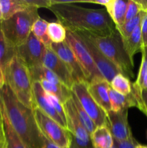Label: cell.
Returning <instances> with one entry per match:
<instances>
[{
  "mask_svg": "<svg viewBox=\"0 0 147 148\" xmlns=\"http://www.w3.org/2000/svg\"><path fill=\"white\" fill-rule=\"evenodd\" d=\"M50 3L48 9L66 30L99 36H108L116 30L105 9L85 8L75 4L76 0H50Z\"/></svg>",
  "mask_w": 147,
  "mask_h": 148,
  "instance_id": "1",
  "label": "cell"
},
{
  "mask_svg": "<svg viewBox=\"0 0 147 148\" xmlns=\"http://www.w3.org/2000/svg\"><path fill=\"white\" fill-rule=\"evenodd\" d=\"M0 105L12 128L27 148H41L42 134L36 123L33 110L20 103L7 84L0 90Z\"/></svg>",
  "mask_w": 147,
  "mask_h": 148,
  "instance_id": "2",
  "label": "cell"
},
{
  "mask_svg": "<svg viewBox=\"0 0 147 148\" xmlns=\"http://www.w3.org/2000/svg\"><path fill=\"white\" fill-rule=\"evenodd\" d=\"M84 33L102 54L115 64L122 75L128 79L133 78V61L130 59L125 51L122 38L117 29L105 36H95L86 32Z\"/></svg>",
  "mask_w": 147,
  "mask_h": 148,
  "instance_id": "3",
  "label": "cell"
},
{
  "mask_svg": "<svg viewBox=\"0 0 147 148\" xmlns=\"http://www.w3.org/2000/svg\"><path fill=\"white\" fill-rule=\"evenodd\" d=\"M7 84L18 101L31 109L34 108L32 80L29 67L16 55L4 72Z\"/></svg>",
  "mask_w": 147,
  "mask_h": 148,
  "instance_id": "4",
  "label": "cell"
},
{
  "mask_svg": "<svg viewBox=\"0 0 147 148\" xmlns=\"http://www.w3.org/2000/svg\"><path fill=\"white\" fill-rule=\"evenodd\" d=\"M37 10L35 7H28L1 22V31L14 47H19L27 40L31 33L32 26L40 17Z\"/></svg>",
  "mask_w": 147,
  "mask_h": 148,
  "instance_id": "5",
  "label": "cell"
},
{
  "mask_svg": "<svg viewBox=\"0 0 147 148\" xmlns=\"http://www.w3.org/2000/svg\"><path fill=\"white\" fill-rule=\"evenodd\" d=\"M33 114L40 133L49 141L61 148H70L71 134L56 121L34 107Z\"/></svg>",
  "mask_w": 147,
  "mask_h": 148,
  "instance_id": "6",
  "label": "cell"
},
{
  "mask_svg": "<svg viewBox=\"0 0 147 148\" xmlns=\"http://www.w3.org/2000/svg\"><path fill=\"white\" fill-rule=\"evenodd\" d=\"M65 41L77 59L88 83L95 79L104 78L95 66L82 39L76 32L66 30Z\"/></svg>",
  "mask_w": 147,
  "mask_h": 148,
  "instance_id": "7",
  "label": "cell"
},
{
  "mask_svg": "<svg viewBox=\"0 0 147 148\" xmlns=\"http://www.w3.org/2000/svg\"><path fill=\"white\" fill-rule=\"evenodd\" d=\"M71 90L74 94L84 110L97 127L106 126L108 127L106 113L90 95L88 90V82H74Z\"/></svg>",
  "mask_w": 147,
  "mask_h": 148,
  "instance_id": "8",
  "label": "cell"
},
{
  "mask_svg": "<svg viewBox=\"0 0 147 148\" xmlns=\"http://www.w3.org/2000/svg\"><path fill=\"white\" fill-rule=\"evenodd\" d=\"M79 37L82 39L86 49L89 51L95 66L104 78L110 82L114 77L118 74L121 73L118 67L107 59L102 53V52L97 48V46L91 41L84 32H76Z\"/></svg>",
  "mask_w": 147,
  "mask_h": 148,
  "instance_id": "9",
  "label": "cell"
},
{
  "mask_svg": "<svg viewBox=\"0 0 147 148\" xmlns=\"http://www.w3.org/2000/svg\"><path fill=\"white\" fill-rule=\"evenodd\" d=\"M42 64L47 69L51 71L59 78L62 84L69 89H71L75 82L71 72L67 65L50 48H45L42 58Z\"/></svg>",
  "mask_w": 147,
  "mask_h": 148,
  "instance_id": "10",
  "label": "cell"
},
{
  "mask_svg": "<svg viewBox=\"0 0 147 148\" xmlns=\"http://www.w3.org/2000/svg\"><path fill=\"white\" fill-rule=\"evenodd\" d=\"M45 48L31 32L27 40L17 48V55L29 68L38 66L43 64L42 58Z\"/></svg>",
  "mask_w": 147,
  "mask_h": 148,
  "instance_id": "11",
  "label": "cell"
},
{
  "mask_svg": "<svg viewBox=\"0 0 147 148\" xmlns=\"http://www.w3.org/2000/svg\"><path fill=\"white\" fill-rule=\"evenodd\" d=\"M128 109L119 111H110L107 113L108 128L114 140L124 141L133 137L132 131L128 121Z\"/></svg>",
  "mask_w": 147,
  "mask_h": 148,
  "instance_id": "12",
  "label": "cell"
},
{
  "mask_svg": "<svg viewBox=\"0 0 147 148\" xmlns=\"http://www.w3.org/2000/svg\"><path fill=\"white\" fill-rule=\"evenodd\" d=\"M50 49L67 65L69 70L71 71L74 82H86L83 70L71 49L66 43L63 41L60 43H51Z\"/></svg>",
  "mask_w": 147,
  "mask_h": 148,
  "instance_id": "13",
  "label": "cell"
},
{
  "mask_svg": "<svg viewBox=\"0 0 147 148\" xmlns=\"http://www.w3.org/2000/svg\"><path fill=\"white\" fill-rule=\"evenodd\" d=\"M63 106L66 112L67 130L71 133L72 137L82 141H92L90 134L84 127L78 117L72 98H71L66 101L63 103Z\"/></svg>",
  "mask_w": 147,
  "mask_h": 148,
  "instance_id": "14",
  "label": "cell"
},
{
  "mask_svg": "<svg viewBox=\"0 0 147 148\" xmlns=\"http://www.w3.org/2000/svg\"><path fill=\"white\" fill-rule=\"evenodd\" d=\"M32 89H33V97L35 105L34 107L38 108L46 115H47L48 116L56 121L62 127L67 130V125L63 122V120L61 119L59 114L55 111L53 106L47 99L46 92L43 89L40 82H33L32 83Z\"/></svg>",
  "mask_w": 147,
  "mask_h": 148,
  "instance_id": "15",
  "label": "cell"
},
{
  "mask_svg": "<svg viewBox=\"0 0 147 148\" xmlns=\"http://www.w3.org/2000/svg\"><path fill=\"white\" fill-rule=\"evenodd\" d=\"M110 85L105 79H97L88 83V90L97 103L108 113L111 111V103L109 97V89Z\"/></svg>",
  "mask_w": 147,
  "mask_h": 148,
  "instance_id": "16",
  "label": "cell"
},
{
  "mask_svg": "<svg viewBox=\"0 0 147 148\" xmlns=\"http://www.w3.org/2000/svg\"><path fill=\"white\" fill-rule=\"evenodd\" d=\"M128 2V0H110L105 6L107 12L116 27H120L125 23Z\"/></svg>",
  "mask_w": 147,
  "mask_h": 148,
  "instance_id": "17",
  "label": "cell"
},
{
  "mask_svg": "<svg viewBox=\"0 0 147 148\" xmlns=\"http://www.w3.org/2000/svg\"><path fill=\"white\" fill-rule=\"evenodd\" d=\"M109 97L111 103V111H119L122 109H128L131 107H136L135 97L131 91L128 95H124L114 90L112 88L109 89Z\"/></svg>",
  "mask_w": 147,
  "mask_h": 148,
  "instance_id": "18",
  "label": "cell"
},
{
  "mask_svg": "<svg viewBox=\"0 0 147 148\" xmlns=\"http://www.w3.org/2000/svg\"><path fill=\"white\" fill-rule=\"evenodd\" d=\"M91 140L94 148H112L114 145L113 137L106 126L97 127L91 134Z\"/></svg>",
  "mask_w": 147,
  "mask_h": 148,
  "instance_id": "19",
  "label": "cell"
},
{
  "mask_svg": "<svg viewBox=\"0 0 147 148\" xmlns=\"http://www.w3.org/2000/svg\"><path fill=\"white\" fill-rule=\"evenodd\" d=\"M122 41L125 51L130 59L133 61L134 56L139 51L141 52L144 48L141 38V25H138L128 38L122 39Z\"/></svg>",
  "mask_w": 147,
  "mask_h": 148,
  "instance_id": "20",
  "label": "cell"
},
{
  "mask_svg": "<svg viewBox=\"0 0 147 148\" xmlns=\"http://www.w3.org/2000/svg\"><path fill=\"white\" fill-rule=\"evenodd\" d=\"M0 110H1L3 126H4L6 140H7V148H27L10 124L5 111L1 105H0Z\"/></svg>",
  "mask_w": 147,
  "mask_h": 148,
  "instance_id": "21",
  "label": "cell"
},
{
  "mask_svg": "<svg viewBox=\"0 0 147 148\" xmlns=\"http://www.w3.org/2000/svg\"><path fill=\"white\" fill-rule=\"evenodd\" d=\"M17 55V48L7 40L0 30V67L3 72L13 58Z\"/></svg>",
  "mask_w": 147,
  "mask_h": 148,
  "instance_id": "22",
  "label": "cell"
},
{
  "mask_svg": "<svg viewBox=\"0 0 147 148\" xmlns=\"http://www.w3.org/2000/svg\"><path fill=\"white\" fill-rule=\"evenodd\" d=\"M29 70H30L32 83L33 82H40L44 80L56 85H63L51 71L47 69L43 64L30 67Z\"/></svg>",
  "mask_w": 147,
  "mask_h": 148,
  "instance_id": "23",
  "label": "cell"
},
{
  "mask_svg": "<svg viewBox=\"0 0 147 148\" xmlns=\"http://www.w3.org/2000/svg\"><path fill=\"white\" fill-rule=\"evenodd\" d=\"M39 82L45 92L55 96L63 104L69 98H71V90L64 85H56L44 80Z\"/></svg>",
  "mask_w": 147,
  "mask_h": 148,
  "instance_id": "24",
  "label": "cell"
},
{
  "mask_svg": "<svg viewBox=\"0 0 147 148\" xmlns=\"http://www.w3.org/2000/svg\"><path fill=\"white\" fill-rule=\"evenodd\" d=\"M28 7L23 0H0V8L3 20H8L13 15Z\"/></svg>",
  "mask_w": 147,
  "mask_h": 148,
  "instance_id": "25",
  "label": "cell"
},
{
  "mask_svg": "<svg viewBox=\"0 0 147 148\" xmlns=\"http://www.w3.org/2000/svg\"><path fill=\"white\" fill-rule=\"evenodd\" d=\"M141 53L142 58L138 76L132 86L140 90H147V47L143 48Z\"/></svg>",
  "mask_w": 147,
  "mask_h": 148,
  "instance_id": "26",
  "label": "cell"
},
{
  "mask_svg": "<svg viewBox=\"0 0 147 148\" xmlns=\"http://www.w3.org/2000/svg\"><path fill=\"white\" fill-rule=\"evenodd\" d=\"M48 22L41 17H39L32 26L31 32L37 38V40L41 42L46 48H50L51 41L48 36Z\"/></svg>",
  "mask_w": 147,
  "mask_h": 148,
  "instance_id": "27",
  "label": "cell"
},
{
  "mask_svg": "<svg viewBox=\"0 0 147 148\" xmlns=\"http://www.w3.org/2000/svg\"><path fill=\"white\" fill-rule=\"evenodd\" d=\"M47 33L51 43H60L66 40V29L59 21L48 23Z\"/></svg>",
  "mask_w": 147,
  "mask_h": 148,
  "instance_id": "28",
  "label": "cell"
},
{
  "mask_svg": "<svg viewBox=\"0 0 147 148\" xmlns=\"http://www.w3.org/2000/svg\"><path fill=\"white\" fill-rule=\"evenodd\" d=\"M71 98L74 102V104L75 108H76V114H77V116L79 117V120H80L81 123H82V125L84 126V127L86 129V131L89 132V134L91 136V134L93 133L95 129L97 128V126L95 125L93 121L89 118V116L86 113V111L84 110L83 107L82 106L81 103L78 101V99L76 98V97L75 96L73 92L71 94Z\"/></svg>",
  "mask_w": 147,
  "mask_h": 148,
  "instance_id": "29",
  "label": "cell"
},
{
  "mask_svg": "<svg viewBox=\"0 0 147 148\" xmlns=\"http://www.w3.org/2000/svg\"><path fill=\"white\" fill-rule=\"evenodd\" d=\"M110 87L116 92L124 95H128L132 91V83L127 77L119 73L115 75L110 82Z\"/></svg>",
  "mask_w": 147,
  "mask_h": 148,
  "instance_id": "30",
  "label": "cell"
},
{
  "mask_svg": "<svg viewBox=\"0 0 147 148\" xmlns=\"http://www.w3.org/2000/svg\"><path fill=\"white\" fill-rule=\"evenodd\" d=\"M143 16V11H141L136 17L128 21L125 22L122 26L119 27H116L118 31L120 34L121 37L122 39H125L128 38L133 32L135 30V29L138 27V25H141V19Z\"/></svg>",
  "mask_w": 147,
  "mask_h": 148,
  "instance_id": "31",
  "label": "cell"
},
{
  "mask_svg": "<svg viewBox=\"0 0 147 148\" xmlns=\"http://www.w3.org/2000/svg\"><path fill=\"white\" fill-rule=\"evenodd\" d=\"M132 93L136 101V108L147 116V90H140L132 86Z\"/></svg>",
  "mask_w": 147,
  "mask_h": 148,
  "instance_id": "32",
  "label": "cell"
},
{
  "mask_svg": "<svg viewBox=\"0 0 147 148\" xmlns=\"http://www.w3.org/2000/svg\"><path fill=\"white\" fill-rule=\"evenodd\" d=\"M46 97H47V99L48 100L49 102H50V103H51V105L53 106L55 111H56V113L59 114V116L61 117V119L63 120V122L67 125V122H66V112H65L63 104L61 102L58 98H56V97L53 96V95L47 93V92H46Z\"/></svg>",
  "mask_w": 147,
  "mask_h": 148,
  "instance_id": "33",
  "label": "cell"
},
{
  "mask_svg": "<svg viewBox=\"0 0 147 148\" xmlns=\"http://www.w3.org/2000/svg\"><path fill=\"white\" fill-rule=\"evenodd\" d=\"M141 12L139 5L135 1V0H128V7L125 14V23L136 17Z\"/></svg>",
  "mask_w": 147,
  "mask_h": 148,
  "instance_id": "34",
  "label": "cell"
},
{
  "mask_svg": "<svg viewBox=\"0 0 147 148\" xmlns=\"http://www.w3.org/2000/svg\"><path fill=\"white\" fill-rule=\"evenodd\" d=\"M114 147L116 148H135L139 143L135 140L133 136L124 141H118L113 139Z\"/></svg>",
  "mask_w": 147,
  "mask_h": 148,
  "instance_id": "35",
  "label": "cell"
},
{
  "mask_svg": "<svg viewBox=\"0 0 147 148\" xmlns=\"http://www.w3.org/2000/svg\"><path fill=\"white\" fill-rule=\"evenodd\" d=\"M24 4L30 7L35 8H48L51 6L50 0H23Z\"/></svg>",
  "mask_w": 147,
  "mask_h": 148,
  "instance_id": "36",
  "label": "cell"
},
{
  "mask_svg": "<svg viewBox=\"0 0 147 148\" xmlns=\"http://www.w3.org/2000/svg\"><path fill=\"white\" fill-rule=\"evenodd\" d=\"M141 33L143 46L147 47V12H143V16L141 22Z\"/></svg>",
  "mask_w": 147,
  "mask_h": 148,
  "instance_id": "37",
  "label": "cell"
},
{
  "mask_svg": "<svg viewBox=\"0 0 147 148\" xmlns=\"http://www.w3.org/2000/svg\"><path fill=\"white\" fill-rule=\"evenodd\" d=\"M0 148H7V140H6L2 120L0 121Z\"/></svg>",
  "mask_w": 147,
  "mask_h": 148,
  "instance_id": "38",
  "label": "cell"
},
{
  "mask_svg": "<svg viewBox=\"0 0 147 148\" xmlns=\"http://www.w3.org/2000/svg\"><path fill=\"white\" fill-rule=\"evenodd\" d=\"M41 148H61L58 145H55L52 142L49 141L47 138L42 134V145Z\"/></svg>",
  "mask_w": 147,
  "mask_h": 148,
  "instance_id": "39",
  "label": "cell"
},
{
  "mask_svg": "<svg viewBox=\"0 0 147 148\" xmlns=\"http://www.w3.org/2000/svg\"><path fill=\"white\" fill-rule=\"evenodd\" d=\"M110 0H76L77 3H92L95 4H100V5L105 6Z\"/></svg>",
  "mask_w": 147,
  "mask_h": 148,
  "instance_id": "40",
  "label": "cell"
},
{
  "mask_svg": "<svg viewBox=\"0 0 147 148\" xmlns=\"http://www.w3.org/2000/svg\"><path fill=\"white\" fill-rule=\"evenodd\" d=\"M135 1L139 5L141 11L147 12V0H135Z\"/></svg>",
  "mask_w": 147,
  "mask_h": 148,
  "instance_id": "41",
  "label": "cell"
},
{
  "mask_svg": "<svg viewBox=\"0 0 147 148\" xmlns=\"http://www.w3.org/2000/svg\"><path fill=\"white\" fill-rule=\"evenodd\" d=\"M5 85V77H4V72L2 69L0 67V90L3 88V86Z\"/></svg>",
  "mask_w": 147,
  "mask_h": 148,
  "instance_id": "42",
  "label": "cell"
},
{
  "mask_svg": "<svg viewBox=\"0 0 147 148\" xmlns=\"http://www.w3.org/2000/svg\"><path fill=\"white\" fill-rule=\"evenodd\" d=\"M135 148H147V146L146 145H140L138 144V145L136 146V147Z\"/></svg>",
  "mask_w": 147,
  "mask_h": 148,
  "instance_id": "43",
  "label": "cell"
},
{
  "mask_svg": "<svg viewBox=\"0 0 147 148\" xmlns=\"http://www.w3.org/2000/svg\"><path fill=\"white\" fill-rule=\"evenodd\" d=\"M3 21L2 19V15H1V8H0V23H1V22Z\"/></svg>",
  "mask_w": 147,
  "mask_h": 148,
  "instance_id": "44",
  "label": "cell"
},
{
  "mask_svg": "<svg viewBox=\"0 0 147 148\" xmlns=\"http://www.w3.org/2000/svg\"><path fill=\"white\" fill-rule=\"evenodd\" d=\"M2 120V117H1V110H0V121Z\"/></svg>",
  "mask_w": 147,
  "mask_h": 148,
  "instance_id": "45",
  "label": "cell"
},
{
  "mask_svg": "<svg viewBox=\"0 0 147 148\" xmlns=\"http://www.w3.org/2000/svg\"><path fill=\"white\" fill-rule=\"evenodd\" d=\"M0 30H1V23H0Z\"/></svg>",
  "mask_w": 147,
  "mask_h": 148,
  "instance_id": "46",
  "label": "cell"
},
{
  "mask_svg": "<svg viewBox=\"0 0 147 148\" xmlns=\"http://www.w3.org/2000/svg\"><path fill=\"white\" fill-rule=\"evenodd\" d=\"M112 148H116V147H114V145H113V147H112Z\"/></svg>",
  "mask_w": 147,
  "mask_h": 148,
  "instance_id": "47",
  "label": "cell"
}]
</instances>
